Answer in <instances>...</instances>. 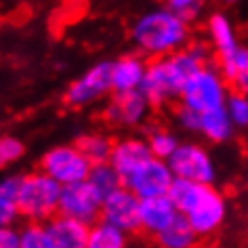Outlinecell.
Masks as SVG:
<instances>
[{
  "instance_id": "1",
  "label": "cell",
  "mask_w": 248,
  "mask_h": 248,
  "mask_svg": "<svg viewBox=\"0 0 248 248\" xmlns=\"http://www.w3.org/2000/svg\"><path fill=\"white\" fill-rule=\"evenodd\" d=\"M210 61H213L210 48L189 40L175 53L145 61V72L139 91L152 103V108H164V105L177 101L185 78Z\"/></svg>"
},
{
  "instance_id": "2",
  "label": "cell",
  "mask_w": 248,
  "mask_h": 248,
  "mask_svg": "<svg viewBox=\"0 0 248 248\" xmlns=\"http://www.w3.org/2000/svg\"><path fill=\"white\" fill-rule=\"evenodd\" d=\"M166 196L172 200L200 240L213 238L227 219V200L213 183L172 179Z\"/></svg>"
},
{
  "instance_id": "3",
  "label": "cell",
  "mask_w": 248,
  "mask_h": 248,
  "mask_svg": "<svg viewBox=\"0 0 248 248\" xmlns=\"http://www.w3.org/2000/svg\"><path fill=\"white\" fill-rule=\"evenodd\" d=\"M131 38L141 55L147 59L170 55L191 40L189 21L169 7L154 9L141 15L131 28Z\"/></svg>"
},
{
  "instance_id": "4",
  "label": "cell",
  "mask_w": 248,
  "mask_h": 248,
  "mask_svg": "<svg viewBox=\"0 0 248 248\" xmlns=\"http://www.w3.org/2000/svg\"><path fill=\"white\" fill-rule=\"evenodd\" d=\"M227 95L229 86L225 78L217 70L215 61H210L206 65H200L185 78L177 101L194 114H206V111L225 108Z\"/></svg>"
},
{
  "instance_id": "5",
  "label": "cell",
  "mask_w": 248,
  "mask_h": 248,
  "mask_svg": "<svg viewBox=\"0 0 248 248\" xmlns=\"http://www.w3.org/2000/svg\"><path fill=\"white\" fill-rule=\"evenodd\" d=\"M59 191L61 185L42 170L19 177V187H17L19 217L26 221H48L53 215H57Z\"/></svg>"
},
{
  "instance_id": "6",
  "label": "cell",
  "mask_w": 248,
  "mask_h": 248,
  "mask_svg": "<svg viewBox=\"0 0 248 248\" xmlns=\"http://www.w3.org/2000/svg\"><path fill=\"white\" fill-rule=\"evenodd\" d=\"M166 164L175 179L213 183L217 177V169L210 154L198 143H179L177 150L166 158Z\"/></svg>"
},
{
  "instance_id": "7",
  "label": "cell",
  "mask_w": 248,
  "mask_h": 248,
  "mask_svg": "<svg viewBox=\"0 0 248 248\" xmlns=\"http://www.w3.org/2000/svg\"><path fill=\"white\" fill-rule=\"evenodd\" d=\"M91 166L93 164L76 145H57L48 150L40 160V170L55 179L59 185L82 181L89 175Z\"/></svg>"
},
{
  "instance_id": "8",
  "label": "cell",
  "mask_w": 248,
  "mask_h": 248,
  "mask_svg": "<svg viewBox=\"0 0 248 248\" xmlns=\"http://www.w3.org/2000/svg\"><path fill=\"white\" fill-rule=\"evenodd\" d=\"M101 200L103 198L97 194V189L86 179H82V181H76V183L61 185L57 213L91 225V223H95L99 219Z\"/></svg>"
},
{
  "instance_id": "9",
  "label": "cell",
  "mask_w": 248,
  "mask_h": 248,
  "mask_svg": "<svg viewBox=\"0 0 248 248\" xmlns=\"http://www.w3.org/2000/svg\"><path fill=\"white\" fill-rule=\"evenodd\" d=\"M172 179L175 177H172L166 160L150 156L145 162H141L137 169L131 170L122 179V185L128 187L141 200V198L166 194L170 187V183H172Z\"/></svg>"
},
{
  "instance_id": "10",
  "label": "cell",
  "mask_w": 248,
  "mask_h": 248,
  "mask_svg": "<svg viewBox=\"0 0 248 248\" xmlns=\"http://www.w3.org/2000/svg\"><path fill=\"white\" fill-rule=\"evenodd\" d=\"M150 114H152V103L147 101L139 89L126 93H111L109 103L103 109L105 122L120 128L141 126L150 118Z\"/></svg>"
},
{
  "instance_id": "11",
  "label": "cell",
  "mask_w": 248,
  "mask_h": 248,
  "mask_svg": "<svg viewBox=\"0 0 248 248\" xmlns=\"http://www.w3.org/2000/svg\"><path fill=\"white\" fill-rule=\"evenodd\" d=\"M99 219L120 227L122 232L139 233V198L128 187H118L101 200Z\"/></svg>"
},
{
  "instance_id": "12",
  "label": "cell",
  "mask_w": 248,
  "mask_h": 248,
  "mask_svg": "<svg viewBox=\"0 0 248 248\" xmlns=\"http://www.w3.org/2000/svg\"><path fill=\"white\" fill-rule=\"evenodd\" d=\"M111 93L109 89V63L101 61V63L93 65L86 70L76 82L65 93V101L72 108H89V105L101 101Z\"/></svg>"
},
{
  "instance_id": "13",
  "label": "cell",
  "mask_w": 248,
  "mask_h": 248,
  "mask_svg": "<svg viewBox=\"0 0 248 248\" xmlns=\"http://www.w3.org/2000/svg\"><path fill=\"white\" fill-rule=\"evenodd\" d=\"M177 215H179L177 206L172 204V200L166 194L141 198L139 200V232H143L150 238H156Z\"/></svg>"
},
{
  "instance_id": "14",
  "label": "cell",
  "mask_w": 248,
  "mask_h": 248,
  "mask_svg": "<svg viewBox=\"0 0 248 248\" xmlns=\"http://www.w3.org/2000/svg\"><path fill=\"white\" fill-rule=\"evenodd\" d=\"M150 147H147L145 137H124L118 141H111V150L108 162L122 179L135 170L141 162H145L150 158Z\"/></svg>"
},
{
  "instance_id": "15",
  "label": "cell",
  "mask_w": 248,
  "mask_h": 248,
  "mask_svg": "<svg viewBox=\"0 0 248 248\" xmlns=\"http://www.w3.org/2000/svg\"><path fill=\"white\" fill-rule=\"evenodd\" d=\"M51 248H86V238H89V225L78 219H72L67 215H53L45 221Z\"/></svg>"
},
{
  "instance_id": "16",
  "label": "cell",
  "mask_w": 248,
  "mask_h": 248,
  "mask_svg": "<svg viewBox=\"0 0 248 248\" xmlns=\"http://www.w3.org/2000/svg\"><path fill=\"white\" fill-rule=\"evenodd\" d=\"M145 57L141 55H122L114 63H109V89L111 93L137 91L143 80Z\"/></svg>"
},
{
  "instance_id": "17",
  "label": "cell",
  "mask_w": 248,
  "mask_h": 248,
  "mask_svg": "<svg viewBox=\"0 0 248 248\" xmlns=\"http://www.w3.org/2000/svg\"><path fill=\"white\" fill-rule=\"evenodd\" d=\"M217 59V70L225 78L229 89L246 93L248 91V51L244 46H238L225 55H219Z\"/></svg>"
},
{
  "instance_id": "18",
  "label": "cell",
  "mask_w": 248,
  "mask_h": 248,
  "mask_svg": "<svg viewBox=\"0 0 248 248\" xmlns=\"http://www.w3.org/2000/svg\"><path fill=\"white\" fill-rule=\"evenodd\" d=\"M206 32L210 40V53L215 57L225 55L229 51L240 46V38L235 32L233 23L229 21V17L225 13H213L206 21Z\"/></svg>"
},
{
  "instance_id": "19",
  "label": "cell",
  "mask_w": 248,
  "mask_h": 248,
  "mask_svg": "<svg viewBox=\"0 0 248 248\" xmlns=\"http://www.w3.org/2000/svg\"><path fill=\"white\" fill-rule=\"evenodd\" d=\"M233 131H235V126L229 120L225 108L206 111V114H196L194 133L204 135L213 143H225V141L233 137Z\"/></svg>"
},
{
  "instance_id": "20",
  "label": "cell",
  "mask_w": 248,
  "mask_h": 248,
  "mask_svg": "<svg viewBox=\"0 0 248 248\" xmlns=\"http://www.w3.org/2000/svg\"><path fill=\"white\" fill-rule=\"evenodd\" d=\"M156 242L164 248H191L200 242V238H198L196 232L191 229L187 219L179 213L175 219L156 235Z\"/></svg>"
},
{
  "instance_id": "21",
  "label": "cell",
  "mask_w": 248,
  "mask_h": 248,
  "mask_svg": "<svg viewBox=\"0 0 248 248\" xmlns=\"http://www.w3.org/2000/svg\"><path fill=\"white\" fill-rule=\"evenodd\" d=\"M128 244V233L111 223L97 219L89 225L86 248H124Z\"/></svg>"
},
{
  "instance_id": "22",
  "label": "cell",
  "mask_w": 248,
  "mask_h": 248,
  "mask_svg": "<svg viewBox=\"0 0 248 248\" xmlns=\"http://www.w3.org/2000/svg\"><path fill=\"white\" fill-rule=\"evenodd\" d=\"M74 145L82 152V156L91 164H101V162H108L109 158L111 139L103 133H86V135H80Z\"/></svg>"
},
{
  "instance_id": "23",
  "label": "cell",
  "mask_w": 248,
  "mask_h": 248,
  "mask_svg": "<svg viewBox=\"0 0 248 248\" xmlns=\"http://www.w3.org/2000/svg\"><path fill=\"white\" fill-rule=\"evenodd\" d=\"M17 187H19V177H7L0 181V225H13L19 219Z\"/></svg>"
},
{
  "instance_id": "24",
  "label": "cell",
  "mask_w": 248,
  "mask_h": 248,
  "mask_svg": "<svg viewBox=\"0 0 248 248\" xmlns=\"http://www.w3.org/2000/svg\"><path fill=\"white\" fill-rule=\"evenodd\" d=\"M86 181H89L93 187L97 189V194L105 198L108 194H111L114 189L122 187V177L111 169L109 162H101V164H93L89 175H86Z\"/></svg>"
},
{
  "instance_id": "25",
  "label": "cell",
  "mask_w": 248,
  "mask_h": 248,
  "mask_svg": "<svg viewBox=\"0 0 248 248\" xmlns=\"http://www.w3.org/2000/svg\"><path fill=\"white\" fill-rule=\"evenodd\" d=\"M145 141H147V147H150V154L154 158H160V160H166L179 145V139L170 131H164V128L152 131L145 137Z\"/></svg>"
},
{
  "instance_id": "26",
  "label": "cell",
  "mask_w": 248,
  "mask_h": 248,
  "mask_svg": "<svg viewBox=\"0 0 248 248\" xmlns=\"http://www.w3.org/2000/svg\"><path fill=\"white\" fill-rule=\"evenodd\" d=\"M19 248H51L46 225L40 221H28L19 229Z\"/></svg>"
},
{
  "instance_id": "27",
  "label": "cell",
  "mask_w": 248,
  "mask_h": 248,
  "mask_svg": "<svg viewBox=\"0 0 248 248\" xmlns=\"http://www.w3.org/2000/svg\"><path fill=\"white\" fill-rule=\"evenodd\" d=\"M225 111L229 116V120L235 128H244L248 124V99L246 93L240 91H229V95L225 99Z\"/></svg>"
},
{
  "instance_id": "28",
  "label": "cell",
  "mask_w": 248,
  "mask_h": 248,
  "mask_svg": "<svg viewBox=\"0 0 248 248\" xmlns=\"http://www.w3.org/2000/svg\"><path fill=\"white\" fill-rule=\"evenodd\" d=\"M23 154H26V147H23V143L17 137H11V135L0 137V170L19 162Z\"/></svg>"
},
{
  "instance_id": "29",
  "label": "cell",
  "mask_w": 248,
  "mask_h": 248,
  "mask_svg": "<svg viewBox=\"0 0 248 248\" xmlns=\"http://www.w3.org/2000/svg\"><path fill=\"white\" fill-rule=\"evenodd\" d=\"M204 0H166V7L170 11H175L177 15H181L185 21H194L202 11Z\"/></svg>"
},
{
  "instance_id": "30",
  "label": "cell",
  "mask_w": 248,
  "mask_h": 248,
  "mask_svg": "<svg viewBox=\"0 0 248 248\" xmlns=\"http://www.w3.org/2000/svg\"><path fill=\"white\" fill-rule=\"evenodd\" d=\"M0 248H19V232L13 225H0Z\"/></svg>"
},
{
  "instance_id": "31",
  "label": "cell",
  "mask_w": 248,
  "mask_h": 248,
  "mask_svg": "<svg viewBox=\"0 0 248 248\" xmlns=\"http://www.w3.org/2000/svg\"><path fill=\"white\" fill-rule=\"evenodd\" d=\"M223 2H227V4H235V2H240V0H223Z\"/></svg>"
}]
</instances>
